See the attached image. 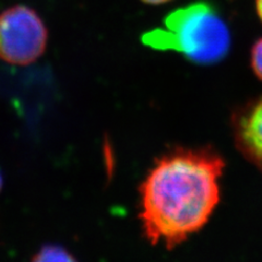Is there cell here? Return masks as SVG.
<instances>
[{"instance_id":"cell-1","label":"cell","mask_w":262,"mask_h":262,"mask_svg":"<svg viewBox=\"0 0 262 262\" xmlns=\"http://www.w3.org/2000/svg\"><path fill=\"white\" fill-rule=\"evenodd\" d=\"M223 167L209 149L177 150L158 161L141 187V220L152 244L175 247L206 224L220 199Z\"/></svg>"},{"instance_id":"cell-2","label":"cell","mask_w":262,"mask_h":262,"mask_svg":"<svg viewBox=\"0 0 262 262\" xmlns=\"http://www.w3.org/2000/svg\"><path fill=\"white\" fill-rule=\"evenodd\" d=\"M142 42L154 49L176 51L198 63L222 60L231 46L224 20L208 3H195L169 13L164 28L145 33Z\"/></svg>"},{"instance_id":"cell-3","label":"cell","mask_w":262,"mask_h":262,"mask_svg":"<svg viewBox=\"0 0 262 262\" xmlns=\"http://www.w3.org/2000/svg\"><path fill=\"white\" fill-rule=\"evenodd\" d=\"M46 43V28L34 10L15 6L0 14V59L29 64L42 56Z\"/></svg>"},{"instance_id":"cell-4","label":"cell","mask_w":262,"mask_h":262,"mask_svg":"<svg viewBox=\"0 0 262 262\" xmlns=\"http://www.w3.org/2000/svg\"><path fill=\"white\" fill-rule=\"evenodd\" d=\"M233 126L238 149L262 171V98L237 113Z\"/></svg>"},{"instance_id":"cell-5","label":"cell","mask_w":262,"mask_h":262,"mask_svg":"<svg viewBox=\"0 0 262 262\" xmlns=\"http://www.w3.org/2000/svg\"><path fill=\"white\" fill-rule=\"evenodd\" d=\"M32 262H77L59 246L47 245L40 249Z\"/></svg>"},{"instance_id":"cell-6","label":"cell","mask_w":262,"mask_h":262,"mask_svg":"<svg viewBox=\"0 0 262 262\" xmlns=\"http://www.w3.org/2000/svg\"><path fill=\"white\" fill-rule=\"evenodd\" d=\"M251 64L257 77L262 80V38H260L252 47Z\"/></svg>"},{"instance_id":"cell-7","label":"cell","mask_w":262,"mask_h":262,"mask_svg":"<svg viewBox=\"0 0 262 262\" xmlns=\"http://www.w3.org/2000/svg\"><path fill=\"white\" fill-rule=\"evenodd\" d=\"M257 11L260 19L262 20V0H257Z\"/></svg>"},{"instance_id":"cell-8","label":"cell","mask_w":262,"mask_h":262,"mask_svg":"<svg viewBox=\"0 0 262 262\" xmlns=\"http://www.w3.org/2000/svg\"><path fill=\"white\" fill-rule=\"evenodd\" d=\"M144 3L147 4H154V5H158V4H163V3H166L169 2V0H143Z\"/></svg>"},{"instance_id":"cell-9","label":"cell","mask_w":262,"mask_h":262,"mask_svg":"<svg viewBox=\"0 0 262 262\" xmlns=\"http://www.w3.org/2000/svg\"><path fill=\"white\" fill-rule=\"evenodd\" d=\"M2 187H3V179H2V175H0V190H2Z\"/></svg>"}]
</instances>
